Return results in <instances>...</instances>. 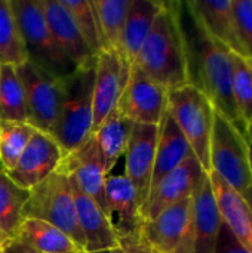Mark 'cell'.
Masks as SVG:
<instances>
[{"mask_svg":"<svg viewBox=\"0 0 252 253\" xmlns=\"http://www.w3.org/2000/svg\"><path fill=\"white\" fill-rule=\"evenodd\" d=\"M64 156V151L50 135L36 130L7 175L16 185L30 191L59 168Z\"/></svg>","mask_w":252,"mask_h":253,"instance_id":"obj_12","label":"cell"},{"mask_svg":"<svg viewBox=\"0 0 252 253\" xmlns=\"http://www.w3.org/2000/svg\"><path fill=\"white\" fill-rule=\"evenodd\" d=\"M25 93L27 123L36 130L52 135L61 104V77L27 61L16 67Z\"/></svg>","mask_w":252,"mask_h":253,"instance_id":"obj_8","label":"cell"},{"mask_svg":"<svg viewBox=\"0 0 252 253\" xmlns=\"http://www.w3.org/2000/svg\"><path fill=\"white\" fill-rule=\"evenodd\" d=\"M132 125L134 123L128 120L126 117H123L116 108L107 116V119L101 123V126L92 133L102 154L107 175L113 173V169L117 165L119 159L125 156Z\"/></svg>","mask_w":252,"mask_h":253,"instance_id":"obj_24","label":"cell"},{"mask_svg":"<svg viewBox=\"0 0 252 253\" xmlns=\"http://www.w3.org/2000/svg\"><path fill=\"white\" fill-rule=\"evenodd\" d=\"M209 181L221 213L223 224L252 253V213L242 194L232 188L220 175L209 172Z\"/></svg>","mask_w":252,"mask_h":253,"instance_id":"obj_21","label":"cell"},{"mask_svg":"<svg viewBox=\"0 0 252 253\" xmlns=\"http://www.w3.org/2000/svg\"><path fill=\"white\" fill-rule=\"evenodd\" d=\"M232 92L244 123L252 119V68L247 58L232 55Z\"/></svg>","mask_w":252,"mask_h":253,"instance_id":"obj_31","label":"cell"},{"mask_svg":"<svg viewBox=\"0 0 252 253\" xmlns=\"http://www.w3.org/2000/svg\"><path fill=\"white\" fill-rule=\"evenodd\" d=\"M168 111L183 132L193 156L202 169L211 172L209 148L215 108L211 101L192 84L169 90Z\"/></svg>","mask_w":252,"mask_h":253,"instance_id":"obj_5","label":"cell"},{"mask_svg":"<svg viewBox=\"0 0 252 253\" xmlns=\"http://www.w3.org/2000/svg\"><path fill=\"white\" fill-rule=\"evenodd\" d=\"M187 3L212 39L232 53L247 58L233 10V0H187Z\"/></svg>","mask_w":252,"mask_h":253,"instance_id":"obj_20","label":"cell"},{"mask_svg":"<svg viewBox=\"0 0 252 253\" xmlns=\"http://www.w3.org/2000/svg\"><path fill=\"white\" fill-rule=\"evenodd\" d=\"M7 240H10V239H7V237H6V234L0 230V249L7 243Z\"/></svg>","mask_w":252,"mask_h":253,"instance_id":"obj_40","label":"cell"},{"mask_svg":"<svg viewBox=\"0 0 252 253\" xmlns=\"http://www.w3.org/2000/svg\"><path fill=\"white\" fill-rule=\"evenodd\" d=\"M94 67H80L61 77L59 114L50 136L64 154L80 147L92 133Z\"/></svg>","mask_w":252,"mask_h":253,"instance_id":"obj_3","label":"cell"},{"mask_svg":"<svg viewBox=\"0 0 252 253\" xmlns=\"http://www.w3.org/2000/svg\"><path fill=\"white\" fill-rule=\"evenodd\" d=\"M27 199L28 191L16 185L9 175L0 169V230L7 239H15L19 231Z\"/></svg>","mask_w":252,"mask_h":253,"instance_id":"obj_27","label":"cell"},{"mask_svg":"<svg viewBox=\"0 0 252 253\" xmlns=\"http://www.w3.org/2000/svg\"><path fill=\"white\" fill-rule=\"evenodd\" d=\"M0 120H1V119H0Z\"/></svg>","mask_w":252,"mask_h":253,"instance_id":"obj_44","label":"cell"},{"mask_svg":"<svg viewBox=\"0 0 252 253\" xmlns=\"http://www.w3.org/2000/svg\"><path fill=\"white\" fill-rule=\"evenodd\" d=\"M233 10L241 40L247 52V59L252 62V0H233Z\"/></svg>","mask_w":252,"mask_h":253,"instance_id":"obj_33","label":"cell"},{"mask_svg":"<svg viewBox=\"0 0 252 253\" xmlns=\"http://www.w3.org/2000/svg\"><path fill=\"white\" fill-rule=\"evenodd\" d=\"M162 6L163 1L157 0H131L120 44V55L129 65L135 62Z\"/></svg>","mask_w":252,"mask_h":253,"instance_id":"obj_23","label":"cell"},{"mask_svg":"<svg viewBox=\"0 0 252 253\" xmlns=\"http://www.w3.org/2000/svg\"><path fill=\"white\" fill-rule=\"evenodd\" d=\"M16 239L37 253L80 252L64 231L40 219H24Z\"/></svg>","mask_w":252,"mask_h":253,"instance_id":"obj_25","label":"cell"},{"mask_svg":"<svg viewBox=\"0 0 252 253\" xmlns=\"http://www.w3.org/2000/svg\"><path fill=\"white\" fill-rule=\"evenodd\" d=\"M61 168L74 176L79 187L104 211L107 215L105 205V181L107 172L102 154L98 148L95 136H91L76 150L64 156Z\"/></svg>","mask_w":252,"mask_h":253,"instance_id":"obj_15","label":"cell"},{"mask_svg":"<svg viewBox=\"0 0 252 253\" xmlns=\"http://www.w3.org/2000/svg\"><path fill=\"white\" fill-rule=\"evenodd\" d=\"M131 65L119 52L102 50L95 58L92 87V133L116 110L129 77Z\"/></svg>","mask_w":252,"mask_h":253,"instance_id":"obj_11","label":"cell"},{"mask_svg":"<svg viewBox=\"0 0 252 253\" xmlns=\"http://www.w3.org/2000/svg\"><path fill=\"white\" fill-rule=\"evenodd\" d=\"M250 166H251V172H252V147L250 145Z\"/></svg>","mask_w":252,"mask_h":253,"instance_id":"obj_41","label":"cell"},{"mask_svg":"<svg viewBox=\"0 0 252 253\" xmlns=\"http://www.w3.org/2000/svg\"><path fill=\"white\" fill-rule=\"evenodd\" d=\"M91 3L97 16L102 50L120 53L122 34L131 0H91Z\"/></svg>","mask_w":252,"mask_h":253,"instance_id":"obj_26","label":"cell"},{"mask_svg":"<svg viewBox=\"0 0 252 253\" xmlns=\"http://www.w3.org/2000/svg\"><path fill=\"white\" fill-rule=\"evenodd\" d=\"M107 216L117 237L129 236L141 227V203L137 188L125 173H110L105 181Z\"/></svg>","mask_w":252,"mask_h":253,"instance_id":"obj_18","label":"cell"},{"mask_svg":"<svg viewBox=\"0 0 252 253\" xmlns=\"http://www.w3.org/2000/svg\"><path fill=\"white\" fill-rule=\"evenodd\" d=\"M0 253H37L33 251L30 246H27L24 242H21L19 239H10L7 240V243L0 249Z\"/></svg>","mask_w":252,"mask_h":253,"instance_id":"obj_36","label":"cell"},{"mask_svg":"<svg viewBox=\"0 0 252 253\" xmlns=\"http://www.w3.org/2000/svg\"><path fill=\"white\" fill-rule=\"evenodd\" d=\"M242 197L245 199V202H247V205L250 206V211H251V213H252V185L248 188V190H245V191H244Z\"/></svg>","mask_w":252,"mask_h":253,"instance_id":"obj_38","label":"cell"},{"mask_svg":"<svg viewBox=\"0 0 252 253\" xmlns=\"http://www.w3.org/2000/svg\"><path fill=\"white\" fill-rule=\"evenodd\" d=\"M27 61L25 43L10 0H0V62L19 67Z\"/></svg>","mask_w":252,"mask_h":253,"instance_id":"obj_28","label":"cell"},{"mask_svg":"<svg viewBox=\"0 0 252 253\" xmlns=\"http://www.w3.org/2000/svg\"><path fill=\"white\" fill-rule=\"evenodd\" d=\"M143 239L159 253H195L192 197L178 202L140 227Z\"/></svg>","mask_w":252,"mask_h":253,"instance_id":"obj_9","label":"cell"},{"mask_svg":"<svg viewBox=\"0 0 252 253\" xmlns=\"http://www.w3.org/2000/svg\"><path fill=\"white\" fill-rule=\"evenodd\" d=\"M0 169H1V168H0Z\"/></svg>","mask_w":252,"mask_h":253,"instance_id":"obj_45","label":"cell"},{"mask_svg":"<svg viewBox=\"0 0 252 253\" xmlns=\"http://www.w3.org/2000/svg\"><path fill=\"white\" fill-rule=\"evenodd\" d=\"M214 253H251L247 248L241 245V242L232 234V231L223 224L220 230V236L217 240Z\"/></svg>","mask_w":252,"mask_h":253,"instance_id":"obj_34","label":"cell"},{"mask_svg":"<svg viewBox=\"0 0 252 253\" xmlns=\"http://www.w3.org/2000/svg\"><path fill=\"white\" fill-rule=\"evenodd\" d=\"M209 160L211 172L220 175L239 194H244L252 185L250 142L245 135L218 111H215L214 116Z\"/></svg>","mask_w":252,"mask_h":253,"instance_id":"obj_7","label":"cell"},{"mask_svg":"<svg viewBox=\"0 0 252 253\" xmlns=\"http://www.w3.org/2000/svg\"><path fill=\"white\" fill-rule=\"evenodd\" d=\"M134 65L168 90L189 84L178 1H163Z\"/></svg>","mask_w":252,"mask_h":253,"instance_id":"obj_2","label":"cell"},{"mask_svg":"<svg viewBox=\"0 0 252 253\" xmlns=\"http://www.w3.org/2000/svg\"><path fill=\"white\" fill-rule=\"evenodd\" d=\"M157 253H159V252H157Z\"/></svg>","mask_w":252,"mask_h":253,"instance_id":"obj_46","label":"cell"},{"mask_svg":"<svg viewBox=\"0 0 252 253\" xmlns=\"http://www.w3.org/2000/svg\"><path fill=\"white\" fill-rule=\"evenodd\" d=\"M36 129L27 122L0 120V168L6 173L10 172Z\"/></svg>","mask_w":252,"mask_h":253,"instance_id":"obj_30","label":"cell"},{"mask_svg":"<svg viewBox=\"0 0 252 253\" xmlns=\"http://www.w3.org/2000/svg\"><path fill=\"white\" fill-rule=\"evenodd\" d=\"M248 62H250V65H251V68H252V62H251V61H250V59H248Z\"/></svg>","mask_w":252,"mask_h":253,"instance_id":"obj_42","label":"cell"},{"mask_svg":"<svg viewBox=\"0 0 252 253\" xmlns=\"http://www.w3.org/2000/svg\"><path fill=\"white\" fill-rule=\"evenodd\" d=\"M168 96L165 86L132 64L116 108L132 123L159 125L168 110Z\"/></svg>","mask_w":252,"mask_h":253,"instance_id":"obj_10","label":"cell"},{"mask_svg":"<svg viewBox=\"0 0 252 253\" xmlns=\"http://www.w3.org/2000/svg\"><path fill=\"white\" fill-rule=\"evenodd\" d=\"M24 219H40L64 231L83 253L85 240L76 215V203L70 185V175L61 168L28 191L22 212Z\"/></svg>","mask_w":252,"mask_h":253,"instance_id":"obj_4","label":"cell"},{"mask_svg":"<svg viewBox=\"0 0 252 253\" xmlns=\"http://www.w3.org/2000/svg\"><path fill=\"white\" fill-rule=\"evenodd\" d=\"M159 136V125L134 123L125 151V176L134 184L138 193L141 208L149 196L153 166L156 159V147Z\"/></svg>","mask_w":252,"mask_h":253,"instance_id":"obj_14","label":"cell"},{"mask_svg":"<svg viewBox=\"0 0 252 253\" xmlns=\"http://www.w3.org/2000/svg\"><path fill=\"white\" fill-rule=\"evenodd\" d=\"M42 7L52 37L67 59L76 68L94 65L97 56L89 50L74 19L61 0H42Z\"/></svg>","mask_w":252,"mask_h":253,"instance_id":"obj_17","label":"cell"},{"mask_svg":"<svg viewBox=\"0 0 252 253\" xmlns=\"http://www.w3.org/2000/svg\"><path fill=\"white\" fill-rule=\"evenodd\" d=\"M0 119L27 122L25 93L16 67L0 62Z\"/></svg>","mask_w":252,"mask_h":253,"instance_id":"obj_29","label":"cell"},{"mask_svg":"<svg viewBox=\"0 0 252 253\" xmlns=\"http://www.w3.org/2000/svg\"><path fill=\"white\" fill-rule=\"evenodd\" d=\"M95 253H126V252L119 246V248H113V249H107V251H101V252H95Z\"/></svg>","mask_w":252,"mask_h":253,"instance_id":"obj_39","label":"cell"},{"mask_svg":"<svg viewBox=\"0 0 252 253\" xmlns=\"http://www.w3.org/2000/svg\"><path fill=\"white\" fill-rule=\"evenodd\" d=\"M68 253H82V252H68Z\"/></svg>","mask_w":252,"mask_h":253,"instance_id":"obj_43","label":"cell"},{"mask_svg":"<svg viewBox=\"0 0 252 253\" xmlns=\"http://www.w3.org/2000/svg\"><path fill=\"white\" fill-rule=\"evenodd\" d=\"M205 170L192 154L169 172L147 196L141 208V222L156 218L166 208L190 199Z\"/></svg>","mask_w":252,"mask_h":253,"instance_id":"obj_13","label":"cell"},{"mask_svg":"<svg viewBox=\"0 0 252 253\" xmlns=\"http://www.w3.org/2000/svg\"><path fill=\"white\" fill-rule=\"evenodd\" d=\"M10 4L25 43L28 61L56 77H64L76 70L52 37L42 0H10Z\"/></svg>","mask_w":252,"mask_h":253,"instance_id":"obj_6","label":"cell"},{"mask_svg":"<svg viewBox=\"0 0 252 253\" xmlns=\"http://www.w3.org/2000/svg\"><path fill=\"white\" fill-rule=\"evenodd\" d=\"M61 3L64 4V7L70 12L71 18L74 19L89 50L95 56L100 52H102L98 22H97V16H95L91 0H61Z\"/></svg>","mask_w":252,"mask_h":253,"instance_id":"obj_32","label":"cell"},{"mask_svg":"<svg viewBox=\"0 0 252 253\" xmlns=\"http://www.w3.org/2000/svg\"><path fill=\"white\" fill-rule=\"evenodd\" d=\"M119 240H120V248L126 253H157L143 239L140 230L129 236L120 237Z\"/></svg>","mask_w":252,"mask_h":253,"instance_id":"obj_35","label":"cell"},{"mask_svg":"<svg viewBox=\"0 0 252 253\" xmlns=\"http://www.w3.org/2000/svg\"><path fill=\"white\" fill-rule=\"evenodd\" d=\"M70 185L76 203L77 224L85 240L83 253H95L119 248L120 240L104 211L79 187L73 175H70Z\"/></svg>","mask_w":252,"mask_h":253,"instance_id":"obj_16","label":"cell"},{"mask_svg":"<svg viewBox=\"0 0 252 253\" xmlns=\"http://www.w3.org/2000/svg\"><path fill=\"white\" fill-rule=\"evenodd\" d=\"M178 18L187 59V83L201 90L215 111L227 117L244 135L232 92V52L209 36L187 1H178Z\"/></svg>","mask_w":252,"mask_h":253,"instance_id":"obj_1","label":"cell"},{"mask_svg":"<svg viewBox=\"0 0 252 253\" xmlns=\"http://www.w3.org/2000/svg\"><path fill=\"white\" fill-rule=\"evenodd\" d=\"M245 138L250 142V145L252 147V119L250 122L245 123Z\"/></svg>","mask_w":252,"mask_h":253,"instance_id":"obj_37","label":"cell"},{"mask_svg":"<svg viewBox=\"0 0 252 253\" xmlns=\"http://www.w3.org/2000/svg\"><path fill=\"white\" fill-rule=\"evenodd\" d=\"M192 211L195 253H214L223 219L206 172L202 175L192 194Z\"/></svg>","mask_w":252,"mask_h":253,"instance_id":"obj_19","label":"cell"},{"mask_svg":"<svg viewBox=\"0 0 252 253\" xmlns=\"http://www.w3.org/2000/svg\"><path fill=\"white\" fill-rule=\"evenodd\" d=\"M190 145L187 144L178 125L166 110L159 123V136L156 147V159L149 193L175 168H178L189 156H192Z\"/></svg>","mask_w":252,"mask_h":253,"instance_id":"obj_22","label":"cell"}]
</instances>
